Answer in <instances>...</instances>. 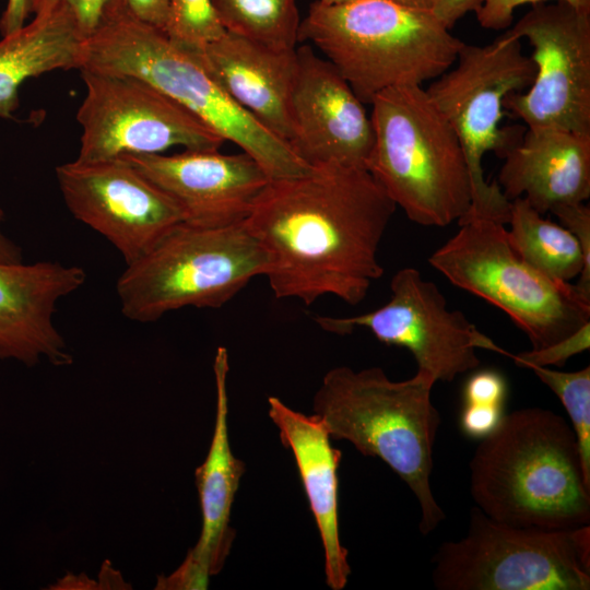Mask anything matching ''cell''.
<instances>
[{"instance_id":"1","label":"cell","mask_w":590,"mask_h":590,"mask_svg":"<svg viewBox=\"0 0 590 590\" xmlns=\"http://www.w3.org/2000/svg\"><path fill=\"white\" fill-rule=\"evenodd\" d=\"M396 209L367 169L326 164L270 179L244 222L276 298L311 305L331 295L355 306L384 273L378 250Z\"/></svg>"},{"instance_id":"28","label":"cell","mask_w":590,"mask_h":590,"mask_svg":"<svg viewBox=\"0 0 590 590\" xmlns=\"http://www.w3.org/2000/svg\"><path fill=\"white\" fill-rule=\"evenodd\" d=\"M547 0H483L475 11L479 24L488 30H504L508 27L516 9L523 4H535ZM563 1L576 9L590 12V0H555Z\"/></svg>"},{"instance_id":"15","label":"cell","mask_w":590,"mask_h":590,"mask_svg":"<svg viewBox=\"0 0 590 590\" xmlns=\"http://www.w3.org/2000/svg\"><path fill=\"white\" fill-rule=\"evenodd\" d=\"M296 54L292 148L310 167L338 164L367 169L374 130L364 103L309 45L296 47Z\"/></svg>"},{"instance_id":"23","label":"cell","mask_w":590,"mask_h":590,"mask_svg":"<svg viewBox=\"0 0 590 590\" xmlns=\"http://www.w3.org/2000/svg\"><path fill=\"white\" fill-rule=\"evenodd\" d=\"M524 198L510 201L507 238L516 253L544 275L575 285L590 302V269L577 238L562 224L542 216Z\"/></svg>"},{"instance_id":"13","label":"cell","mask_w":590,"mask_h":590,"mask_svg":"<svg viewBox=\"0 0 590 590\" xmlns=\"http://www.w3.org/2000/svg\"><path fill=\"white\" fill-rule=\"evenodd\" d=\"M508 32L529 40L536 72L527 92L506 96L504 109L527 127L590 134V12L540 2Z\"/></svg>"},{"instance_id":"8","label":"cell","mask_w":590,"mask_h":590,"mask_svg":"<svg viewBox=\"0 0 590 590\" xmlns=\"http://www.w3.org/2000/svg\"><path fill=\"white\" fill-rule=\"evenodd\" d=\"M451 67L426 92L456 132L465 155L472 203L460 220L483 217L506 225L510 201L496 182L485 179L482 162L487 152L504 158L521 141L526 130L500 125L504 101L531 85L535 64L523 54L521 39L506 31L487 45L464 43Z\"/></svg>"},{"instance_id":"36","label":"cell","mask_w":590,"mask_h":590,"mask_svg":"<svg viewBox=\"0 0 590 590\" xmlns=\"http://www.w3.org/2000/svg\"><path fill=\"white\" fill-rule=\"evenodd\" d=\"M4 212L0 206V262L16 263L23 261L21 247L3 231Z\"/></svg>"},{"instance_id":"11","label":"cell","mask_w":590,"mask_h":590,"mask_svg":"<svg viewBox=\"0 0 590 590\" xmlns=\"http://www.w3.org/2000/svg\"><path fill=\"white\" fill-rule=\"evenodd\" d=\"M86 94L78 109L76 160L105 161L130 154L219 150L224 140L185 107L132 75L80 70Z\"/></svg>"},{"instance_id":"26","label":"cell","mask_w":590,"mask_h":590,"mask_svg":"<svg viewBox=\"0 0 590 590\" xmlns=\"http://www.w3.org/2000/svg\"><path fill=\"white\" fill-rule=\"evenodd\" d=\"M224 32L211 0H169V21L165 33L175 44L196 50Z\"/></svg>"},{"instance_id":"16","label":"cell","mask_w":590,"mask_h":590,"mask_svg":"<svg viewBox=\"0 0 590 590\" xmlns=\"http://www.w3.org/2000/svg\"><path fill=\"white\" fill-rule=\"evenodd\" d=\"M167 193L184 222L202 227L241 223L270 177L247 153L184 150L177 154L122 155Z\"/></svg>"},{"instance_id":"29","label":"cell","mask_w":590,"mask_h":590,"mask_svg":"<svg viewBox=\"0 0 590 590\" xmlns=\"http://www.w3.org/2000/svg\"><path fill=\"white\" fill-rule=\"evenodd\" d=\"M507 384L502 374L484 369L473 374L463 388V401L470 404L504 406Z\"/></svg>"},{"instance_id":"34","label":"cell","mask_w":590,"mask_h":590,"mask_svg":"<svg viewBox=\"0 0 590 590\" xmlns=\"http://www.w3.org/2000/svg\"><path fill=\"white\" fill-rule=\"evenodd\" d=\"M35 0H8L0 17V33L2 36L12 34L26 23L34 12Z\"/></svg>"},{"instance_id":"18","label":"cell","mask_w":590,"mask_h":590,"mask_svg":"<svg viewBox=\"0 0 590 590\" xmlns=\"http://www.w3.org/2000/svg\"><path fill=\"white\" fill-rule=\"evenodd\" d=\"M227 351L215 355L216 414L208 456L196 469L202 528L198 542L182 564L169 576L157 578L155 589H206L210 577L220 573L231 551L235 531L229 524L231 511L245 464L231 449L228 436V399L226 376Z\"/></svg>"},{"instance_id":"3","label":"cell","mask_w":590,"mask_h":590,"mask_svg":"<svg viewBox=\"0 0 590 590\" xmlns=\"http://www.w3.org/2000/svg\"><path fill=\"white\" fill-rule=\"evenodd\" d=\"M79 70L137 76L185 107L224 142L250 155L270 179L306 174L307 165L284 140L235 103L191 52L139 20L115 0L97 31L85 38Z\"/></svg>"},{"instance_id":"7","label":"cell","mask_w":590,"mask_h":590,"mask_svg":"<svg viewBox=\"0 0 590 590\" xmlns=\"http://www.w3.org/2000/svg\"><path fill=\"white\" fill-rule=\"evenodd\" d=\"M267 264L245 222L223 227L181 222L127 264L116 292L126 318L154 322L184 307L224 306L253 278L264 275Z\"/></svg>"},{"instance_id":"37","label":"cell","mask_w":590,"mask_h":590,"mask_svg":"<svg viewBox=\"0 0 590 590\" xmlns=\"http://www.w3.org/2000/svg\"><path fill=\"white\" fill-rule=\"evenodd\" d=\"M397 4L416 10L433 11L437 0H389Z\"/></svg>"},{"instance_id":"32","label":"cell","mask_w":590,"mask_h":590,"mask_svg":"<svg viewBox=\"0 0 590 590\" xmlns=\"http://www.w3.org/2000/svg\"><path fill=\"white\" fill-rule=\"evenodd\" d=\"M504 415V406L464 403L460 427L468 437L483 439L497 428Z\"/></svg>"},{"instance_id":"35","label":"cell","mask_w":590,"mask_h":590,"mask_svg":"<svg viewBox=\"0 0 590 590\" xmlns=\"http://www.w3.org/2000/svg\"><path fill=\"white\" fill-rule=\"evenodd\" d=\"M483 0H437L433 13L448 27H451L467 13L475 12Z\"/></svg>"},{"instance_id":"19","label":"cell","mask_w":590,"mask_h":590,"mask_svg":"<svg viewBox=\"0 0 590 590\" xmlns=\"http://www.w3.org/2000/svg\"><path fill=\"white\" fill-rule=\"evenodd\" d=\"M189 51L235 103L292 146L296 48H273L225 31Z\"/></svg>"},{"instance_id":"20","label":"cell","mask_w":590,"mask_h":590,"mask_svg":"<svg viewBox=\"0 0 590 590\" xmlns=\"http://www.w3.org/2000/svg\"><path fill=\"white\" fill-rule=\"evenodd\" d=\"M503 160L496 184L509 201L522 197L544 214L590 197V134L528 127Z\"/></svg>"},{"instance_id":"38","label":"cell","mask_w":590,"mask_h":590,"mask_svg":"<svg viewBox=\"0 0 590 590\" xmlns=\"http://www.w3.org/2000/svg\"><path fill=\"white\" fill-rule=\"evenodd\" d=\"M318 1L326 5H341V4H346V3L354 2L357 0H318Z\"/></svg>"},{"instance_id":"10","label":"cell","mask_w":590,"mask_h":590,"mask_svg":"<svg viewBox=\"0 0 590 590\" xmlns=\"http://www.w3.org/2000/svg\"><path fill=\"white\" fill-rule=\"evenodd\" d=\"M430 562L438 590H589L590 526L516 527L476 506L465 536L442 543Z\"/></svg>"},{"instance_id":"22","label":"cell","mask_w":590,"mask_h":590,"mask_svg":"<svg viewBox=\"0 0 590 590\" xmlns=\"http://www.w3.org/2000/svg\"><path fill=\"white\" fill-rule=\"evenodd\" d=\"M85 37L72 10L59 2L0 40V118L14 119L19 92L28 79L80 69Z\"/></svg>"},{"instance_id":"17","label":"cell","mask_w":590,"mask_h":590,"mask_svg":"<svg viewBox=\"0 0 590 590\" xmlns=\"http://www.w3.org/2000/svg\"><path fill=\"white\" fill-rule=\"evenodd\" d=\"M86 273L57 261L0 262V359L34 366L46 358L72 364L64 338L55 326L57 304L78 291Z\"/></svg>"},{"instance_id":"2","label":"cell","mask_w":590,"mask_h":590,"mask_svg":"<svg viewBox=\"0 0 590 590\" xmlns=\"http://www.w3.org/2000/svg\"><path fill=\"white\" fill-rule=\"evenodd\" d=\"M470 492L492 519L552 530L590 523V483L566 420L541 408L504 415L470 461Z\"/></svg>"},{"instance_id":"4","label":"cell","mask_w":590,"mask_h":590,"mask_svg":"<svg viewBox=\"0 0 590 590\" xmlns=\"http://www.w3.org/2000/svg\"><path fill=\"white\" fill-rule=\"evenodd\" d=\"M435 379L417 370L393 381L380 367L330 369L312 401L314 414L331 438L347 440L362 455L387 463L415 495L418 530L432 533L445 519L430 486L433 448L440 416L432 403Z\"/></svg>"},{"instance_id":"12","label":"cell","mask_w":590,"mask_h":590,"mask_svg":"<svg viewBox=\"0 0 590 590\" xmlns=\"http://www.w3.org/2000/svg\"><path fill=\"white\" fill-rule=\"evenodd\" d=\"M390 290V299L375 310L352 317L317 316L314 320L340 335L365 328L381 343L409 350L417 370L435 381L450 382L476 368L477 349L509 357L510 353L482 333L463 312L449 309L438 286L424 280L416 269L397 271Z\"/></svg>"},{"instance_id":"33","label":"cell","mask_w":590,"mask_h":590,"mask_svg":"<svg viewBox=\"0 0 590 590\" xmlns=\"http://www.w3.org/2000/svg\"><path fill=\"white\" fill-rule=\"evenodd\" d=\"M129 10L142 22L166 32L169 0H125Z\"/></svg>"},{"instance_id":"5","label":"cell","mask_w":590,"mask_h":590,"mask_svg":"<svg viewBox=\"0 0 590 590\" xmlns=\"http://www.w3.org/2000/svg\"><path fill=\"white\" fill-rule=\"evenodd\" d=\"M299 40L312 43L364 104L385 90L435 80L464 44L433 11L389 0H316L300 21Z\"/></svg>"},{"instance_id":"24","label":"cell","mask_w":590,"mask_h":590,"mask_svg":"<svg viewBox=\"0 0 590 590\" xmlns=\"http://www.w3.org/2000/svg\"><path fill=\"white\" fill-rule=\"evenodd\" d=\"M227 32L279 49H294L298 43V0H211Z\"/></svg>"},{"instance_id":"9","label":"cell","mask_w":590,"mask_h":590,"mask_svg":"<svg viewBox=\"0 0 590 590\" xmlns=\"http://www.w3.org/2000/svg\"><path fill=\"white\" fill-rule=\"evenodd\" d=\"M429 257L455 286L502 309L533 350L565 339L590 321V302L571 283L555 281L522 260L504 224L468 217Z\"/></svg>"},{"instance_id":"31","label":"cell","mask_w":590,"mask_h":590,"mask_svg":"<svg viewBox=\"0 0 590 590\" xmlns=\"http://www.w3.org/2000/svg\"><path fill=\"white\" fill-rule=\"evenodd\" d=\"M550 212L558 217L579 241L586 266L590 269V208L585 202L564 203L554 206Z\"/></svg>"},{"instance_id":"6","label":"cell","mask_w":590,"mask_h":590,"mask_svg":"<svg viewBox=\"0 0 590 590\" xmlns=\"http://www.w3.org/2000/svg\"><path fill=\"white\" fill-rule=\"evenodd\" d=\"M367 170L409 220L445 227L472 203L465 155L448 120L420 85L376 95Z\"/></svg>"},{"instance_id":"27","label":"cell","mask_w":590,"mask_h":590,"mask_svg":"<svg viewBox=\"0 0 590 590\" xmlns=\"http://www.w3.org/2000/svg\"><path fill=\"white\" fill-rule=\"evenodd\" d=\"M590 347V321L581 326L577 331L563 340L554 342L545 347L526 351L509 357L524 368L534 366L548 367L563 366L571 356L585 352Z\"/></svg>"},{"instance_id":"14","label":"cell","mask_w":590,"mask_h":590,"mask_svg":"<svg viewBox=\"0 0 590 590\" xmlns=\"http://www.w3.org/2000/svg\"><path fill=\"white\" fill-rule=\"evenodd\" d=\"M71 214L104 236L129 264L184 222L176 202L123 157L56 167Z\"/></svg>"},{"instance_id":"30","label":"cell","mask_w":590,"mask_h":590,"mask_svg":"<svg viewBox=\"0 0 590 590\" xmlns=\"http://www.w3.org/2000/svg\"><path fill=\"white\" fill-rule=\"evenodd\" d=\"M59 2L66 3L72 10L81 33L87 38L101 26L114 0H35L33 14L48 10Z\"/></svg>"},{"instance_id":"25","label":"cell","mask_w":590,"mask_h":590,"mask_svg":"<svg viewBox=\"0 0 590 590\" xmlns=\"http://www.w3.org/2000/svg\"><path fill=\"white\" fill-rule=\"evenodd\" d=\"M562 401L576 435L585 479L590 483V366L577 371L530 368Z\"/></svg>"},{"instance_id":"21","label":"cell","mask_w":590,"mask_h":590,"mask_svg":"<svg viewBox=\"0 0 590 590\" xmlns=\"http://www.w3.org/2000/svg\"><path fill=\"white\" fill-rule=\"evenodd\" d=\"M268 403L281 441L293 453L319 531L326 582L332 590H342L351 575L349 553L341 544L339 530L338 468L342 453L332 447L326 426L315 414L294 411L276 397H269Z\"/></svg>"}]
</instances>
